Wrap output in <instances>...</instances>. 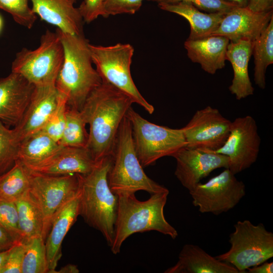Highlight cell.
Segmentation results:
<instances>
[{"mask_svg": "<svg viewBox=\"0 0 273 273\" xmlns=\"http://www.w3.org/2000/svg\"><path fill=\"white\" fill-rule=\"evenodd\" d=\"M133 103L105 81L89 95L80 111L89 125L87 149L96 162L112 156L121 123Z\"/></svg>", "mask_w": 273, "mask_h": 273, "instance_id": "cell-1", "label": "cell"}, {"mask_svg": "<svg viewBox=\"0 0 273 273\" xmlns=\"http://www.w3.org/2000/svg\"><path fill=\"white\" fill-rule=\"evenodd\" d=\"M64 48V60L55 82L67 106L80 111L91 93L102 82L93 65L88 44L84 36L56 30Z\"/></svg>", "mask_w": 273, "mask_h": 273, "instance_id": "cell-2", "label": "cell"}, {"mask_svg": "<svg viewBox=\"0 0 273 273\" xmlns=\"http://www.w3.org/2000/svg\"><path fill=\"white\" fill-rule=\"evenodd\" d=\"M112 162V157L109 156L98 161L88 173L76 174L79 215L102 233L110 247L114 238L118 205V195L111 191L108 181Z\"/></svg>", "mask_w": 273, "mask_h": 273, "instance_id": "cell-3", "label": "cell"}, {"mask_svg": "<svg viewBox=\"0 0 273 273\" xmlns=\"http://www.w3.org/2000/svg\"><path fill=\"white\" fill-rule=\"evenodd\" d=\"M169 190L151 195L146 201L138 200L134 193L118 195V205L115 225V234L110 246L114 254L120 251L124 241L136 233L155 231L175 239L176 230L166 219L164 208Z\"/></svg>", "mask_w": 273, "mask_h": 273, "instance_id": "cell-4", "label": "cell"}, {"mask_svg": "<svg viewBox=\"0 0 273 273\" xmlns=\"http://www.w3.org/2000/svg\"><path fill=\"white\" fill-rule=\"evenodd\" d=\"M108 174L111 191L114 194L144 191L151 195L168 190L145 173L136 154L130 123L125 117L119 127Z\"/></svg>", "mask_w": 273, "mask_h": 273, "instance_id": "cell-5", "label": "cell"}, {"mask_svg": "<svg viewBox=\"0 0 273 273\" xmlns=\"http://www.w3.org/2000/svg\"><path fill=\"white\" fill-rule=\"evenodd\" d=\"M64 60V48L58 32L47 30L34 50L24 48L12 64V71L35 86L55 84Z\"/></svg>", "mask_w": 273, "mask_h": 273, "instance_id": "cell-6", "label": "cell"}, {"mask_svg": "<svg viewBox=\"0 0 273 273\" xmlns=\"http://www.w3.org/2000/svg\"><path fill=\"white\" fill-rule=\"evenodd\" d=\"M234 229L229 236L230 249L216 256L217 259L244 273L272 257L273 233L262 223L255 225L249 220H239Z\"/></svg>", "mask_w": 273, "mask_h": 273, "instance_id": "cell-7", "label": "cell"}, {"mask_svg": "<svg viewBox=\"0 0 273 273\" xmlns=\"http://www.w3.org/2000/svg\"><path fill=\"white\" fill-rule=\"evenodd\" d=\"M126 117L129 120L139 160L143 167L153 164L159 159L172 156L186 146L181 128H171L152 123L131 107Z\"/></svg>", "mask_w": 273, "mask_h": 273, "instance_id": "cell-8", "label": "cell"}, {"mask_svg": "<svg viewBox=\"0 0 273 273\" xmlns=\"http://www.w3.org/2000/svg\"><path fill=\"white\" fill-rule=\"evenodd\" d=\"M88 47L93 63L102 81L125 93L134 103L142 106L149 114H153L154 107L141 94L131 75L133 47L129 43H118L110 46L89 43Z\"/></svg>", "mask_w": 273, "mask_h": 273, "instance_id": "cell-9", "label": "cell"}, {"mask_svg": "<svg viewBox=\"0 0 273 273\" xmlns=\"http://www.w3.org/2000/svg\"><path fill=\"white\" fill-rule=\"evenodd\" d=\"M30 170L29 192L42 215V238L45 240L52 220L61 207L77 195L79 190L77 175H49Z\"/></svg>", "mask_w": 273, "mask_h": 273, "instance_id": "cell-10", "label": "cell"}, {"mask_svg": "<svg viewBox=\"0 0 273 273\" xmlns=\"http://www.w3.org/2000/svg\"><path fill=\"white\" fill-rule=\"evenodd\" d=\"M192 203L202 213L219 215L234 208L246 194L245 186L228 168L189 191Z\"/></svg>", "mask_w": 273, "mask_h": 273, "instance_id": "cell-11", "label": "cell"}, {"mask_svg": "<svg viewBox=\"0 0 273 273\" xmlns=\"http://www.w3.org/2000/svg\"><path fill=\"white\" fill-rule=\"evenodd\" d=\"M260 143L256 121L251 116L246 115L231 122L225 143L219 148L211 151L227 156L228 169L236 175L256 162Z\"/></svg>", "mask_w": 273, "mask_h": 273, "instance_id": "cell-12", "label": "cell"}, {"mask_svg": "<svg viewBox=\"0 0 273 273\" xmlns=\"http://www.w3.org/2000/svg\"><path fill=\"white\" fill-rule=\"evenodd\" d=\"M231 121L210 106L197 110L188 124L181 128L186 147L214 151L225 143Z\"/></svg>", "mask_w": 273, "mask_h": 273, "instance_id": "cell-13", "label": "cell"}, {"mask_svg": "<svg viewBox=\"0 0 273 273\" xmlns=\"http://www.w3.org/2000/svg\"><path fill=\"white\" fill-rule=\"evenodd\" d=\"M176 160L174 175L189 191L213 170L229 168L227 156L209 150L185 147L172 156Z\"/></svg>", "mask_w": 273, "mask_h": 273, "instance_id": "cell-14", "label": "cell"}, {"mask_svg": "<svg viewBox=\"0 0 273 273\" xmlns=\"http://www.w3.org/2000/svg\"><path fill=\"white\" fill-rule=\"evenodd\" d=\"M60 98L55 84L35 86L21 120L13 128L18 145L23 139L42 128Z\"/></svg>", "mask_w": 273, "mask_h": 273, "instance_id": "cell-15", "label": "cell"}, {"mask_svg": "<svg viewBox=\"0 0 273 273\" xmlns=\"http://www.w3.org/2000/svg\"><path fill=\"white\" fill-rule=\"evenodd\" d=\"M273 17V10L256 13L247 7H237L225 14L217 29L211 35H220L230 41L241 40L254 41Z\"/></svg>", "mask_w": 273, "mask_h": 273, "instance_id": "cell-16", "label": "cell"}, {"mask_svg": "<svg viewBox=\"0 0 273 273\" xmlns=\"http://www.w3.org/2000/svg\"><path fill=\"white\" fill-rule=\"evenodd\" d=\"M97 163L86 148L60 146L45 159L25 165L33 172L44 174H85L94 168Z\"/></svg>", "mask_w": 273, "mask_h": 273, "instance_id": "cell-17", "label": "cell"}, {"mask_svg": "<svg viewBox=\"0 0 273 273\" xmlns=\"http://www.w3.org/2000/svg\"><path fill=\"white\" fill-rule=\"evenodd\" d=\"M34 87L15 72L0 78V121L8 127L16 126L22 119Z\"/></svg>", "mask_w": 273, "mask_h": 273, "instance_id": "cell-18", "label": "cell"}, {"mask_svg": "<svg viewBox=\"0 0 273 273\" xmlns=\"http://www.w3.org/2000/svg\"><path fill=\"white\" fill-rule=\"evenodd\" d=\"M30 1L32 11L41 20L56 26L64 32L84 35V21L78 8L74 7L79 0Z\"/></svg>", "mask_w": 273, "mask_h": 273, "instance_id": "cell-19", "label": "cell"}, {"mask_svg": "<svg viewBox=\"0 0 273 273\" xmlns=\"http://www.w3.org/2000/svg\"><path fill=\"white\" fill-rule=\"evenodd\" d=\"M79 215V190L54 216L45 243L49 272L54 273L62 255L63 241Z\"/></svg>", "mask_w": 273, "mask_h": 273, "instance_id": "cell-20", "label": "cell"}, {"mask_svg": "<svg viewBox=\"0 0 273 273\" xmlns=\"http://www.w3.org/2000/svg\"><path fill=\"white\" fill-rule=\"evenodd\" d=\"M230 40L223 36L210 35L203 38L187 39L185 43L189 58L201 65L206 72L214 74L225 66Z\"/></svg>", "mask_w": 273, "mask_h": 273, "instance_id": "cell-21", "label": "cell"}, {"mask_svg": "<svg viewBox=\"0 0 273 273\" xmlns=\"http://www.w3.org/2000/svg\"><path fill=\"white\" fill-rule=\"evenodd\" d=\"M165 273H240L232 265L220 261L199 246L187 244L182 248L175 265Z\"/></svg>", "mask_w": 273, "mask_h": 273, "instance_id": "cell-22", "label": "cell"}, {"mask_svg": "<svg viewBox=\"0 0 273 273\" xmlns=\"http://www.w3.org/2000/svg\"><path fill=\"white\" fill-rule=\"evenodd\" d=\"M253 41L241 40L230 41L228 46L226 59L231 64L234 72L232 84L229 89L240 100L254 93V87L248 73V64L252 55Z\"/></svg>", "mask_w": 273, "mask_h": 273, "instance_id": "cell-23", "label": "cell"}, {"mask_svg": "<svg viewBox=\"0 0 273 273\" xmlns=\"http://www.w3.org/2000/svg\"><path fill=\"white\" fill-rule=\"evenodd\" d=\"M164 11L177 14L185 18L190 25V33L187 39H196L209 36L217 29L226 14L205 13L192 3L184 1L176 3H158Z\"/></svg>", "mask_w": 273, "mask_h": 273, "instance_id": "cell-24", "label": "cell"}, {"mask_svg": "<svg viewBox=\"0 0 273 273\" xmlns=\"http://www.w3.org/2000/svg\"><path fill=\"white\" fill-rule=\"evenodd\" d=\"M14 202L17 210L22 242L34 237L42 236L43 228L42 215L29 190Z\"/></svg>", "mask_w": 273, "mask_h": 273, "instance_id": "cell-25", "label": "cell"}, {"mask_svg": "<svg viewBox=\"0 0 273 273\" xmlns=\"http://www.w3.org/2000/svg\"><path fill=\"white\" fill-rule=\"evenodd\" d=\"M60 146L58 142L40 130L19 143L17 159L25 165L34 164L48 157Z\"/></svg>", "mask_w": 273, "mask_h": 273, "instance_id": "cell-26", "label": "cell"}, {"mask_svg": "<svg viewBox=\"0 0 273 273\" xmlns=\"http://www.w3.org/2000/svg\"><path fill=\"white\" fill-rule=\"evenodd\" d=\"M254 80L260 88L266 85L265 72L273 63V17L260 35L253 41Z\"/></svg>", "mask_w": 273, "mask_h": 273, "instance_id": "cell-27", "label": "cell"}, {"mask_svg": "<svg viewBox=\"0 0 273 273\" xmlns=\"http://www.w3.org/2000/svg\"><path fill=\"white\" fill-rule=\"evenodd\" d=\"M30 187V170L17 159L13 166L0 175V199L15 202Z\"/></svg>", "mask_w": 273, "mask_h": 273, "instance_id": "cell-28", "label": "cell"}, {"mask_svg": "<svg viewBox=\"0 0 273 273\" xmlns=\"http://www.w3.org/2000/svg\"><path fill=\"white\" fill-rule=\"evenodd\" d=\"M86 124L80 111L67 106L65 125L59 145L62 147L87 148L88 133L85 128Z\"/></svg>", "mask_w": 273, "mask_h": 273, "instance_id": "cell-29", "label": "cell"}, {"mask_svg": "<svg viewBox=\"0 0 273 273\" xmlns=\"http://www.w3.org/2000/svg\"><path fill=\"white\" fill-rule=\"evenodd\" d=\"M44 241L41 236H38L24 242L25 250L21 273L49 272Z\"/></svg>", "mask_w": 273, "mask_h": 273, "instance_id": "cell-30", "label": "cell"}, {"mask_svg": "<svg viewBox=\"0 0 273 273\" xmlns=\"http://www.w3.org/2000/svg\"><path fill=\"white\" fill-rule=\"evenodd\" d=\"M18 145L13 128L0 121V175L10 169L18 159Z\"/></svg>", "mask_w": 273, "mask_h": 273, "instance_id": "cell-31", "label": "cell"}, {"mask_svg": "<svg viewBox=\"0 0 273 273\" xmlns=\"http://www.w3.org/2000/svg\"><path fill=\"white\" fill-rule=\"evenodd\" d=\"M29 1L0 0V9L11 14L17 24L31 29L37 19V16L29 6Z\"/></svg>", "mask_w": 273, "mask_h": 273, "instance_id": "cell-32", "label": "cell"}, {"mask_svg": "<svg viewBox=\"0 0 273 273\" xmlns=\"http://www.w3.org/2000/svg\"><path fill=\"white\" fill-rule=\"evenodd\" d=\"M0 225L10 234L16 242L22 241L14 202L0 199Z\"/></svg>", "mask_w": 273, "mask_h": 273, "instance_id": "cell-33", "label": "cell"}, {"mask_svg": "<svg viewBox=\"0 0 273 273\" xmlns=\"http://www.w3.org/2000/svg\"><path fill=\"white\" fill-rule=\"evenodd\" d=\"M66 108V100L61 95L58 106L41 129L58 143L65 127Z\"/></svg>", "mask_w": 273, "mask_h": 273, "instance_id": "cell-34", "label": "cell"}, {"mask_svg": "<svg viewBox=\"0 0 273 273\" xmlns=\"http://www.w3.org/2000/svg\"><path fill=\"white\" fill-rule=\"evenodd\" d=\"M157 3H176L184 1L192 3L200 10L210 13L227 14L239 6L228 0H152Z\"/></svg>", "mask_w": 273, "mask_h": 273, "instance_id": "cell-35", "label": "cell"}, {"mask_svg": "<svg viewBox=\"0 0 273 273\" xmlns=\"http://www.w3.org/2000/svg\"><path fill=\"white\" fill-rule=\"evenodd\" d=\"M144 0H105L104 18L122 14H134L140 9ZM152 1V0H148Z\"/></svg>", "mask_w": 273, "mask_h": 273, "instance_id": "cell-36", "label": "cell"}, {"mask_svg": "<svg viewBox=\"0 0 273 273\" xmlns=\"http://www.w3.org/2000/svg\"><path fill=\"white\" fill-rule=\"evenodd\" d=\"M25 250V244L22 241L11 247L1 273H21Z\"/></svg>", "mask_w": 273, "mask_h": 273, "instance_id": "cell-37", "label": "cell"}, {"mask_svg": "<svg viewBox=\"0 0 273 273\" xmlns=\"http://www.w3.org/2000/svg\"><path fill=\"white\" fill-rule=\"evenodd\" d=\"M105 0H83L78 8L84 22L89 23L103 16Z\"/></svg>", "mask_w": 273, "mask_h": 273, "instance_id": "cell-38", "label": "cell"}, {"mask_svg": "<svg viewBox=\"0 0 273 273\" xmlns=\"http://www.w3.org/2000/svg\"><path fill=\"white\" fill-rule=\"evenodd\" d=\"M246 7L254 12H265L272 10L273 0H248Z\"/></svg>", "mask_w": 273, "mask_h": 273, "instance_id": "cell-39", "label": "cell"}, {"mask_svg": "<svg viewBox=\"0 0 273 273\" xmlns=\"http://www.w3.org/2000/svg\"><path fill=\"white\" fill-rule=\"evenodd\" d=\"M16 243L10 234L0 225V251L9 249Z\"/></svg>", "mask_w": 273, "mask_h": 273, "instance_id": "cell-40", "label": "cell"}, {"mask_svg": "<svg viewBox=\"0 0 273 273\" xmlns=\"http://www.w3.org/2000/svg\"><path fill=\"white\" fill-rule=\"evenodd\" d=\"M249 273H272L273 262H264L257 265L249 268L247 270Z\"/></svg>", "mask_w": 273, "mask_h": 273, "instance_id": "cell-41", "label": "cell"}, {"mask_svg": "<svg viewBox=\"0 0 273 273\" xmlns=\"http://www.w3.org/2000/svg\"><path fill=\"white\" fill-rule=\"evenodd\" d=\"M79 270L76 265L68 264L61 267L58 271H55L54 273H78Z\"/></svg>", "mask_w": 273, "mask_h": 273, "instance_id": "cell-42", "label": "cell"}, {"mask_svg": "<svg viewBox=\"0 0 273 273\" xmlns=\"http://www.w3.org/2000/svg\"><path fill=\"white\" fill-rule=\"evenodd\" d=\"M9 251L10 248L5 251H0V273L6 262Z\"/></svg>", "mask_w": 273, "mask_h": 273, "instance_id": "cell-43", "label": "cell"}, {"mask_svg": "<svg viewBox=\"0 0 273 273\" xmlns=\"http://www.w3.org/2000/svg\"><path fill=\"white\" fill-rule=\"evenodd\" d=\"M237 4L240 7H246L248 0H228Z\"/></svg>", "mask_w": 273, "mask_h": 273, "instance_id": "cell-44", "label": "cell"}, {"mask_svg": "<svg viewBox=\"0 0 273 273\" xmlns=\"http://www.w3.org/2000/svg\"><path fill=\"white\" fill-rule=\"evenodd\" d=\"M3 19L1 16H0V32L2 30V27H3Z\"/></svg>", "mask_w": 273, "mask_h": 273, "instance_id": "cell-45", "label": "cell"}]
</instances>
